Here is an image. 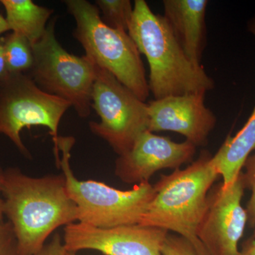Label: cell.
<instances>
[{
    "label": "cell",
    "mask_w": 255,
    "mask_h": 255,
    "mask_svg": "<svg viewBox=\"0 0 255 255\" xmlns=\"http://www.w3.org/2000/svg\"><path fill=\"white\" fill-rule=\"evenodd\" d=\"M97 7L102 12V20L110 27L128 32L133 6L129 0H97Z\"/></svg>",
    "instance_id": "17"
},
{
    "label": "cell",
    "mask_w": 255,
    "mask_h": 255,
    "mask_svg": "<svg viewBox=\"0 0 255 255\" xmlns=\"http://www.w3.org/2000/svg\"><path fill=\"white\" fill-rule=\"evenodd\" d=\"M71 107L68 101L43 91L29 75L10 73L0 85V133L9 137L22 155L30 157L21 140V130L41 126L57 138L60 120Z\"/></svg>",
    "instance_id": "8"
},
{
    "label": "cell",
    "mask_w": 255,
    "mask_h": 255,
    "mask_svg": "<svg viewBox=\"0 0 255 255\" xmlns=\"http://www.w3.org/2000/svg\"><path fill=\"white\" fill-rule=\"evenodd\" d=\"M236 255H255V238L248 240Z\"/></svg>",
    "instance_id": "23"
},
{
    "label": "cell",
    "mask_w": 255,
    "mask_h": 255,
    "mask_svg": "<svg viewBox=\"0 0 255 255\" xmlns=\"http://www.w3.org/2000/svg\"><path fill=\"white\" fill-rule=\"evenodd\" d=\"M162 255H197L190 243L179 236L167 235L162 249Z\"/></svg>",
    "instance_id": "19"
},
{
    "label": "cell",
    "mask_w": 255,
    "mask_h": 255,
    "mask_svg": "<svg viewBox=\"0 0 255 255\" xmlns=\"http://www.w3.org/2000/svg\"><path fill=\"white\" fill-rule=\"evenodd\" d=\"M92 108L100 122H90L91 131L106 140L119 155L148 130L147 104L142 102L108 70L96 65Z\"/></svg>",
    "instance_id": "7"
},
{
    "label": "cell",
    "mask_w": 255,
    "mask_h": 255,
    "mask_svg": "<svg viewBox=\"0 0 255 255\" xmlns=\"http://www.w3.org/2000/svg\"><path fill=\"white\" fill-rule=\"evenodd\" d=\"M1 194L19 255L36 254L57 228L78 221L63 174L32 177L10 167L4 170Z\"/></svg>",
    "instance_id": "1"
},
{
    "label": "cell",
    "mask_w": 255,
    "mask_h": 255,
    "mask_svg": "<svg viewBox=\"0 0 255 255\" xmlns=\"http://www.w3.org/2000/svg\"><path fill=\"white\" fill-rule=\"evenodd\" d=\"M66 253L63 238L59 233H55L50 243L45 245L41 251L33 255H65Z\"/></svg>",
    "instance_id": "21"
},
{
    "label": "cell",
    "mask_w": 255,
    "mask_h": 255,
    "mask_svg": "<svg viewBox=\"0 0 255 255\" xmlns=\"http://www.w3.org/2000/svg\"><path fill=\"white\" fill-rule=\"evenodd\" d=\"M249 28L255 36V19L251 21ZM253 151H255V107L243 128L234 136H228L213 156L215 167L222 177L223 187H228L237 179Z\"/></svg>",
    "instance_id": "14"
},
{
    "label": "cell",
    "mask_w": 255,
    "mask_h": 255,
    "mask_svg": "<svg viewBox=\"0 0 255 255\" xmlns=\"http://www.w3.org/2000/svg\"><path fill=\"white\" fill-rule=\"evenodd\" d=\"M207 0H164V18L184 53L194 65H201L206 43Z\"/></svg>",
    "instance_id": "13"
},
{
    "label": "cell",
    "mask_w": 255,
    "mask_h": 255,
    "mask_svg": "<svg viewBox=\"0 0 255 255\" xmlns=\"http://www.w3.org/2000/svg\"><path fill=\"white\" fill-rule=\"evenodd\" d=\"M6 11L9 30L21 35L32 46L44 35L53 10L35 4L31 0H1Z\"/></svg>",
    "instance_id": "15"
},
{
    "label": "cell",
    "mask_w": 255,
    "mask_h": 255,
    "mask_svg": "<svg viewBox=\"0 0 255 255\" xmlns=\"http://www.w3.org/2000/svg\"><path fill=\"white\" fill-rule=\"evenodd\" d=\"M3 174L4 170L0 167V222H1L4 216V211H3V206H4V200L1 198V184H2Z\"/></svg>",
    "instance_id": "24"
},
{
    "label": "cell",
    "mask_w": 255,
    "mask_h": 255,
    "mask_svg": "<svg viewBox=\"0 0 255 255\" xmlns=\"http://www.w3.org/2000/svg\"><path fill=\"white\" fill-rule=\"evenodd\" d=\"M0 255H19L14 229L9 221L0 222Z\"/></svg>",
    "instance_id": "20"
},
{
    "label": "cell",
    "mask_w": 255,
    "mask_h": 255,
    "mask_svg": "<svg viewBox=\"0 0 255 255\" xmlns=\"http://www.w3.org/2000/svg\"><path fill=\"white\" fill-rule=\"evenodd\" d=\"M254 238H255V233H254Z\"/></svg>",
    "instance_id": "27"
},
{
    "label": "cell",
    "mask_w": 255,
    "mask_h": 255,
    "mask_svg": "<svg viewBox=\"0 0 255 255\" xmlns=\"http://www.w3.org/2000/svg\"><path fill=\"white\" fill-rule=\"evenodd\" d=\"M243 172L235 182L223 188L222 183L211 188L197 237L209 255H236L244 233L248 214L242 206L244 194Z\"/></svg>",
    "instance_id": "9"
},
{
    "label": "cell",
    "mask_w": 255,
    "mask_h": 255,
    "mask_svg": "<svg viewBox=\"0 0 255 255\" xmlns=\"http://www.w3.org/2000/svg\"><path fill=\"white\" fill-rule=\"evenodd\" d=\"M8 31H9V26H8L7 22H6V18L3 17L0 14V35Z\"/></svg>",
    "instance_id": "25"
},
{
    "label": "cell",
    "mask_w": 255,
    "mask_h": 255,
    "mask_svg": "<svg viewBox=\"0 0 255 255\" xmlns=\"http://www.w3.org/2000/svg\"><path fill=\"white\" fill-rule=\"evenodd\" d=\"M4 54V37L0 38V85L4 83L9 75Z\"/></svg>",
    "instance_id": "22"
},
{
    "label": "cell",
    "mask_w": 255,
    "mask_h": 255,
    "mask_svg": "<svg viewBox=\"0 0 255 255\" xmlns=\"http://www.w3.org/2000/svg\"><path fill=\"white\" fill-rule=\"evenodd\" d=\"M219 176L213 156L206 150L185 169L161 175L153 184L155 195L139 224L176 233L190 243L197 255H209L197 231L208 194Z\"/></svg>",
    "instance_id": "3"
},
{
    "label": "cell",
    "mask_w": 255,
    "mask_h": 255,
    "mask_svg": "<svg viewBox=\"0 0 255 255\" xmlns=\"http://www.w3.org/2000/svg\"><path fill=\"white\" fill-rule=\"evenodd\" d=\"M128 33L148 61L149 88L155 100L214 88V80L189 59L164 16L152 12L144 0L134 2Z\"/></svg>",
    "instance_id": "2"
},
{
    "label": "cell",
    "mask_w": 255,
    "mask_h": 255,
    "mask_svg": "<svg viewBox=\"0 0 255 255\" xmlns=\"http://www.w3.org/2000/svg\"><path fill=\"white\" fill-rule=\"evenodd\" d=\"M53 141L57 164L78 208L79 222L102 228L139 224L155 195L153 184L141 183L124 191L97 181L79 180L70 164L75 138L58 137Z\"/></svg>",
    "instance_id": "4"
},
{
    "label": "cell",
    "mask_w": 255,
    "mask_h": 255,
    "mask_svg": "<svg viewBox=\"0 0 255 255\" xmlns=\"http://www.w3.org/2000/svg\"><path fill=\"white\" fill-rule=\"evenodd\" d=\"M168 231L140 224L116 227H94L73 223L64 228L67 252L93 250L105 255H162Z\"/></svg>",
    "instance_id": "10"
},
{
    "label": "cell",
    "mask_w": 255,
    "mask_h": 255,
    "mask_svg": "<svg viewBox=\"0 0 255 255\" xmlns=\"http://www.w3.org/2000/svg\"><path fill=\"white\" fill-rule=\"evenodd\" d=\"M57 18L48 22L41 39L32 46L33 62L30 75L39 88L68 101L81 118L91 114L96 64L83 55L67 51L55 36Z\"/></svg>",
    "instance_id": "6"
},
{
    "label": "cell",
    "mask_w": 255,
    "mask_h": 255,
    "mask_svg": "<svg viewBox=\"0 0 255 255\" xmlns=\"http://www.w3.org/2000/svg\"><path fill=\"white\" fill-rule=\"evenodd\" d=\"M64 2L75 18L73 36L83 47L85 55L145 102L150 88L140 52L131 37L106 24L99 8L87 0Z\"/></svg>",
    "instance_id": "5"
},
{
    "label": "cell",
    "mask_w": 255,
    "mask_h": 255,
    "mask_svg": "<svg viewBox=\"0 0 255 255\" xmlns=\"http://www.w3.org/2000/svg\"><path fill=\"white\" fill-rule=\"evenodd\" d=\"M65 255H76L75 253H70V252H67L66 254Z\"/></svg>",
    "instance_id": "26"
},
{
    "label": "cell",
    "mask_w": 255,
    "mask_h": 255,
    "mask_svg": "<svg viewBox=\"0 0 255 255\" xmlns=\"http://www.w3.org/2000/svg\"><path fill=\"white\" fill-rule=\"evenodd\" d=\"M196 148L187 140L176 142L169 137L145 130L137 137L130 150L119 156L114 173L127 184L136 185L150 182V178L158 171L175 170L191 162Z\"/></svg>",
    "instance_id": "11"
},
{
    "label": "cell",
    "mask_w": 255,
    "mask_h": 255,
    "mask_svg": "<svg viewBox=\"0 0 255 255\" xmlns=\"http://www.w3.org/2000/svg\"><path fill=\"white\" fill-rule=\"evenodd\" d=\"M206 93L169 96L147 104L148 130H169L184 135L193 145L204 146L216 117L206 107Z\"/></svg>",
    "instance_id": "12"
},
{
    "label": "cell",
    "mask_w": 255,
    "mask_h": 255,
    "mask_svg": "<svg viewBox=\"0 0 255 255\" xmlns=\"http://www.w3.org/2000/svg\"><path fill=\"white\" fill-rule=\"evenodd\" d=\"M246 171L243 173L245 184L252 191L251 197L247 206L248 223L251 227H255V154L250 156L244 164Z\"/></svg>",
    "instance_id": "18"
},
{
    "label": "cell",
    "mask_w": 255,
    "mask_h": 255,
    "mask_svg": "<svg viewBox=\"0 0 255 255\" xmlns=\"http://www.w3.org/2000/svg\"><path fill=\"white\" fill-rule=\"evenodd\" d=\"M4 54L9 73H24L31 70L33 49L25 37L14 32L4 37Z\"/></svg>",
    "instance_id": "16"
}]
</instances>
